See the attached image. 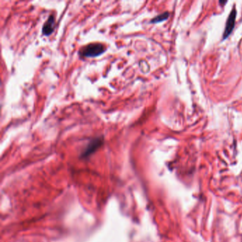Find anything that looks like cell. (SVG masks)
Wrapping results in <instances>:
<instances>
[{"instance_id": "obj_1", "label": "cell", "mask_w": 242, "mask_h": 242, "mask_svg": "<svg viewBox=\"0 0 242 242\" xmlns=\"http://www.w3.org/2000/svg\"><path fill=\"white\" fill-rule=\"evenodd\" d=\"M106 51V47L102 44H91L85 46L80 51V55L82 57L90 58L97 57L102 54Z\"/></svg>"}, {"instance_id": "obj_2", "label": "cell", "mask_w": 242, "mask_h": 242, "mask_svg": "<svg viewBox=\"0 0 242 242\" xmlns=\"http://www.w3.org/2000/svg\"><path fill=\"white\" fill-rule=\"evenodd\" d=\"M236 16H237V10L236 9H235V7H234L232 11V12H231L230 14L229 15L227 21H226L225 30H224L223 33V39H225V38H227L232 32L233 29H234V28Z\"/></svg>"}, {"instance_id": "obj_3", "label": "cell", "mask_w": 242, "mask_h": 242, "mask_svg": "<svg viewBox=\"0 0 242 242\" xmlns=\"http://www.w3.org/2000/svg\"><path fill=\"white\" fill-rule=\"evenodd\" d=\"M55 28V18L53 14L49 16L48 19L44 23L42 28V32L44 35L50 36L54 31Z\"/></svg>"}, {"instance_id": "obj_4", "label": "cell", "mask_w": 242, "mask_h": 242, "mask_svg": "<svg viewBox=\"0 0 242 242\" xmlns=\"http://www.w3.org/2000/svg\"><path fill=\"white\" fill-rule=\"evenodd\" d=\"M102 143V138L95 139V140L91 141V142L89 143L88 146L87 147L86 150L83 152L82 156H87L90 155V154L93 153V152L95 151L98 147L101 146Z\"/></svg>"}, {"instance_id": "obj_5", "label": "cell", "mask_w": 242, "mask_h": 242, "mask_svg": "<svg viewBox=\"0 0 242 242\" xmlns=\"http://www.w3.org/2000/svg\"><path fill=\"white\" fill-rule=\"evenodd\" d=\"M169 16V13L168 12H164L163 13V14L158 15V16H156L155 18H153L152 20L151 21V23H158V22H160V21H165L168 18Z\"/></svg>"}, {"instance_id": "obj_6", "label": "cell", "mask_w": 242, "mask_h": 242, "mask_svg": "<svg viewBox=\"0 0 242 242\" xmlns=\"http://www.w3.org/2000/svg\"><path fill=\"white\" fill-rule=\"evenodd\" d=\"M226 2H220V3H221V4H225Z\"/></svg>"}]
</instances>
